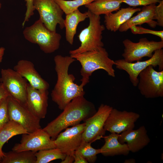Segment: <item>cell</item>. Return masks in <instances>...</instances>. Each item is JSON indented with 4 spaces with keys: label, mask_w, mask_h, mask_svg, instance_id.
Segmentation results:
<instances>
[{
    "label": "cell",
    "mask_w": 163,
    "mask_h": 163,
    "mask_svg": "<svg viewBox=\"0 0 163 163\" xmlns=\"http://www.w3.org/2000/svg\"><path fill=\"white\" fill-rule=\"evenodd\" d=\"M5 50V49L4 47H0V63L2 61Z\"/></svg>",
    "instance_id": "8d00e7d4"
},
{
    "label": "cell",
    "mask_w": 163,
    "mask_h": 163,
    "mask_svg": "<svg viewBox=\"0 0 163 163\" xmlns=\"http://www.w3.org/2000/svg\"><path fill=\"white\" fill-rule=\"evenodd\" d=\"M57 117L43 129L54 140L61 131L70 126L80 124L93 115L97 111L94 104L80 96L72 100Z\"/></svg>",
    "instance_id": "7a4b0ae2"
},
{
    "label": "cell",
    "mask_w": 163,
    "mask_h": 163,
    "mask_svg": "<svg viewBox=\"0 0 163 163\" xmlns=\"http://www.w3.org/2000/svg\"><path fill=\"white\" fill-rule=\"evenodd\" d=\"M119 134L111 133L108 136H103L105 141L104 145L101 148V153L105 156L128 155L130 152L127 144H121L118 139Z\"/></svg>",
    "instance_id": "44dd1931"
},
{
    "label": "cell",
    "mask_w": 163,
    "mask_h": 163,
    "mask_svg": "<svg viewBox=\"0 0 163 163\" xmlns=\"http://www.w3.org/2000/svg\"><path fill=\"white\" fill-rule=\"evenodd\" d=\"M161 0H123L124 3L130 6L136 7L138 6H145L159 3Z\"/></svg>",
    "instance_id": "1f68e13d"
},
{
    "label": "cell",
    "mask_w": 163,
    "mask_h": 163,
    "mask_svg": "<svg viewBox=\"0 0 163 163\" xmlns=\"http://www.w3.org/2000/svg\"><path fill=\"white\" fill-rule=\"evenodd\" d=\"M156 4L143 6L137 15L132 17L128 20L123 24L119 30L120 32H125L132 26L140 25L147 23L151 27L154 28L157 25L156 21L153 20L154 13Z\"/></svg>",
    "instance_id": "d6986e66"
},
{
    "label": "cell",
    "mask_w": 163,
    "mask_h": 163,
    "mask_svg": "<svg viewBox=\"0 0 163 163\" xmlns=\"http://www.w3.org/2000/svg\"><path fill=\"white\" fill-rule=\"evenodd\" d=\"M56 148L54 140L43 129L33 133L22 134L20 143L15 144L12 150L16 152L41 150Z\"/></svg>",
    "instance_id": "4fadbf2b"
},
{
    "label": "cell",
    "mask_w": 163,
    "mask_h": 163,
    "mask_svg": "<svg viewBox=\"0 0 163 163\" xmlns=\"http://www.w3.org/2000/svg\"><path fill=\"white\" fill-rule=\"evenodd\" d=\"M28 133L18 123L10 120L0 130V155H4L2 148L4 144L13 136L20 134Z\"/></svg>",
    "instance_id": "cb8c5ba5"
},
{
    "label": "cell",
    "mask_w": 163,
    "mask_h": 163,
    "mask_svg": "<svg viewBox=\"0 0 163 163\" xmlns=\"http://www.w3.org/2000/svg\"><path fill=\"white\" fill-rule=\"evenodd\" d=\"M139 117V115L136 113L113 108L105 122L104 129L110 133L118 134L133 129L135 123Z\"/></svg>",
    "instance_id": "9a60e30c"
},
{
    "label": "cell",
    "mask_w": 163,
    "mask_h": 163,
    "mask_svg": "<svg viewBox=\"0 0 163 163\" xmlns=\"http://www.w3.org/2000/svg\"><path fill=\"white\" fill-rule=\"evenodd\" d=\"M36 163H47L52 161L65 158L66 155L57 148L41 150L36 152Z\"/></svg>",
    "instance_id": "484cf974"
},
{
    "label": "cell",
    "mask_w": 163,
    "mask_h": 163,
    "mask_svg": "<svg viewBox=\"0 0 163 163\" xmlns=\"http://www.w3.org/2000/svg\"><path fill=\"white\" fill-rule=\"evenodd\" d=\"M87 12L89 20V25L81 30L78 35L81 42L80 46L76 49L70 50V55L96 50L104 46L102 41V34L105 27L101 24L100 16L88 10Z\"/></svg>",
    "instance_id": "5b68a950"
},
{
    "label": "cell",
    "mask_w": 163,
    "mask_h": 163,
    "mask_svg": "<svg viewBox=\"0 0 163 163\" xmlns=\"http://www.w3.org/2000/svg\"><path fill=\"white\" fill-rule=\"evenodd\" d=\"M91 143L83 140L81 144L75 152L78 153L90 163H94L97 159V155L101 153L100 149H95L91 145Z\"/></svg>",
    "instance_id": "4316f807"
},
{
    "label": "cell",
    "mask_w": 163,
    "mask_h": 163,
    "mask_svg": "<svg viewBox=\"0 0 163 163\" xmlns=\"http://www.w3.org/2000/svg\"><path fill=\"white\" fill-rule=\"evenodd\" d=\"M113 108L109 105L101 104L96 112L84 121L83 140L92 143L103 138L106 132L104 123Z\"/></svg>",
    "instance_id": "7c38bea8"
},
{
    "label": "cell",
    "mask_w": 163,
    "mask_h": 163,
    "mask_svg": "<svg viewBox=\"0 0 163 163\" xmlns=\"http://www.w3.org/2000/svg\"><path fill=\"white\" fill-rule=\"evenodd\" d=\"M1 8H2V4L0 2V9H1Z\"/></svg>",
    "instance_id": "ab89813d"
},
{
    "label": "cell",
    "mask_w": 163,
    "mask_h": 163,
    "mask_svg": "<svg viewBox=\"0 0 163 163\" xmlns=\"http://www.w3.org/2000/svg\"><path fill=\"white\" fill-rule=\"evenodd\" d=\"M130 29L134 34H150L160 37L161 41H163V31H155L143 28L140 26H134Z\"/></svg>",
    "instance_id": "f546056e"
},
{
    "label": "cell",
    "mask_w": 163,
    "mask_h": 163,
    "mask_svg": "<svg viewBox=\"0 0 163 163\" xmlns=\"http://www.w3.org/2000/svg\"><path fill=\"white\" fill-rule=\"evenodd\" d=\"M7 100L10 120L19 123L28 133L41 128L40 119L34 115L25 105L9 96L7 97Z\"/></svg>",
    "instance_id": "ba28073f"
},
{
    "label": "cell",
    "mask_w": 163,
    "mask_h": 163,
    "mask_svg": "<svg viewBox=\"0 0 163 163\" xmlns=\"http://www.w3.org/2000/svg\"><path fill=\"white\" fill-rule=\"evenodd\" d=\"M74 163H88L87 161L81 155L75 152L74 154Z\"/></svg>",
    "instance_id": "836d02e7"
},
{
    "label": "cell",
    "mask_w": 163,
    "mask_h": 163,
    "mask_svg": "<svg viewBox=\"0 0 163 163\" xmlns=\"http://www.w3.org/2000/svg\"><path fill=\"white\" fill-rule=\"evenodd\" d=\"M141 10L139 8L129 7L119 9L116 12L105 15L104 22L108 30L115 32L136 12Z\"/></svg>",
    "instance_id": "ffe728a7"
},
{
    "label": "cell",
    "mask_w": 163,
    "mask_h": 163,
    "mask_svg": "<svg viewBox=\"0 0 163 163\" xmlns=\"http://www.w3.org/2000/svg\"><path fill=\"white\" fill-rule=\"evenodd\" d=\"M23 34L27 40L37 44L45 53H53L59 47L61 35L48 29L39 18L31 25L26 27Z\"/></svg>",
    "instance_id": "277c9868"
},
{
    "label": "cell",
    "mask_w": 163,
    "mask_h": 163,
    "mask_svg": "<svg viewBox=\"0 0 163 163\" xmlns=\"http://www.w3.org/2000/svg\"><path fill=\"white\" fill-rule=\"evenodd\" d=\"M2 157L0 155V163H1Z\"/></svg>",
    "instance_id": "f35d334b"
},
{
    "label": "cell",
    "mask_w": 163,
    "mask_h": 163,
    "mask_svg": "<svg viewBox=\"0 0 163 163\" xmlns=\"http://www.w3.org/2000/svg\"><path fill=\"white\" fill-rule=\"evenodd\" d=\"M26 2V11L25 14V17L24 21L22 23L23 27L24 26L26 22L29 21V19L33 16L34 14V8L33 0H24Z\"/></svg>",
    "instance_id": "d6a6232c"
},
{
    "label": "cell",
    "mask_w": 163,
    "mask_h": 163,
    "mask_svg": "<svg viewBox=\"0 0 163 163\" xmlns=\"http://www.w3.org/2000/svg\"><path fill=\"white\" fill-rule=\"evenodd\" d=\"M14 69L24 78L34 88L40 90L49 89V84L41 77L30 61L20 60L14 66Z\"/></svg>",
    "instance_id": "e0dca14e"
},
{
    "label": "cell",
    "mask_w": 163,
    "mask_h": 163,
    "mask_svg": "<svg viewBox=\"0 0 163 163\" xmlns=\"http://www.w3.org/2000/svg\"><path fill=\"white\" fill-rule=\"evenodd\" d=\"M1 73L0 83L9 95L25 105L27 101V81L12 69H2Z\"/></svg>",
    "instance_id": "8fae6325"
},
{
    "label": "cell",
    "mask_w": 163,
    "mask_h": 163,
    "mask_svg": "<svg viewBox=\"0 0 163 163\" xmlns=\"http://www.w3.org/2000/svg\"><path fill=\"white\" fill-rule=\"evenodd\" d=\"M36 152L30 151L4 152L1 163H36Z\"/></svg>",
    "instance_id": "d4e9b609"
},
{
    "label": "cell",
    "mask_w": 163,
    "mask_h": 163,
    "mask_svg": "<svg viewBox=\"0 0 163 163\" xmlns=\"http://www.w3.org/2000/svg\"><path fill=\"white\" fill-rule=\"evenodd\" d=\"M123 0H95L85 7L92 13L98 15H107L120 9Z\"/></svg>",
    "instance_id": "603a6c76"
},
{
    "label": "cell",
    "mask_w": 163,
    "mask_h": 163,
    "mask_svg": "<svg viewBox=\"0 0 163 163\" xmlns=\"http://www.w3.org/2000/svg\"><path fill=\"white\" fill-rule=\"evenodd\" d=\"M87 18H88L87 12L82 13L78 9L66 15L64 21L66 38V40L70 45L73 44L74 37L76 34L78 24Z\"/></svg>",
    "instance_id": "7402d4cb"
},
{
    "label": "cell",
    "mask_w": 163,
    "mask_h": 163,
    "mask_svg": "<svg viewBox=\"0 0 163 163\" xmlns=\"http://www.w3.org/2000/svg\"><path fill=\"white\" fill-rule=\"evenodd\" d=\"M7 97L3 99L0 103V130L10 120L7 107Z\"/></svg>",
    "instance_id": "f1b7e54d"
},
{
    "label": "cell",
    "mask_w": 163,
    "mask_h": 163,
    "mask_svg": "<svg viewBox=\"0 0 163 163\" xmlns=\"http://www.w3.org/2000/svg\"><path fill=\"white\" fill-rule=\"evenodd\" d=\"M114 62L116 68L126 71L133 85L136 87L139 74L148 66H152L154 68L158 66L159 71L163 70V50L161 49L155 50L152 56L145 61L129 62L122 59L117 60Z\"/></svg>",
    "instance_id": "9c48e42d"
},
{
    "label": "cell",
    "mask_w": 163,
    "mask_h": 163,
    "mask_svg": "<svg viewBox=\"0 0 163 163\" xmlns=\"http://www.w3.org/2000/svg\"><path fill=\"white\" fill-rule=\"evenodd\" d=\"M70 56L81 64V84L84 86L89 82L90 77L92 73L97 70H104L110 76L115 77V71L113 68L115 64L114 61L109 57L108 52L103 47Z\"/></svg>",
    "instance_id": "3957f363"
},
{
    "label": "cell",
    "mask_w": 163,
    "mask_h": 163,
    "mask_svg": "<svg viewBox=\"0 0 163 163\" xmlns=\"http://www.w3.org/2000/svg\"><path fill=\"white\" fill-rule=\"evenodd\" d=\"M48 94V90L36 89L27 83V101L25 105L40 119L45 118L47 113Z\"/></svg>",
    "instance_id": "2e32d148"
},
{
    "label": "cell",
    "mask_w": 163,
    "mask_h": 163,
    "mask_svg": "<svg viewBox=\"0 0 163 163\" xmlns=\"http://www.w3.org/2000/svg\"><path fill=\"white\" fill-rule=\"evenodd\" d=\"M74 160L73 156L66 155L64 159L60 162L61 163H72Z\"/></svg>",
    "instance_id": "d590c367"
},
{
    "label": "cell",
    "mask_w": 163,
    "mask_h": 163,
    "mask_svg": "<svg viewBox=\"0 0 163 163\" xmlns=\"http://www.w3.org/2000/svg\"><path fill=\"white\" fill-rule=\"evenodd\" d=\"M156 6L154 13L153 20L157 21V25L163 26V0H161Z\"/></svg>",
    "instance_id": "4dcf8cb0"
},
{
    "label": "cell",
    "mask_w": 163,
    "mask_h": 163,
    "mask_svg": "<svg viewBox=\"0 0 163 163\" xmlns=\"http://www.w3.org/2000/svg\"><path fill=\"white\" fill-rule=\"evenodd\" d=\"M137 85L142 95L147 98L163 97V70L157 71L150 66L138 75Z\"/></svg>",
    "instance_id": "52a82bcc"
},
{
    "label": "cell",
    "mask_w": 163,
    "mask_h": 163,
    "mask_svg": "<svg viewBox=\"0 0 163 163\" xmlns=\"http://www.w3.org/2000/svg\"><path fill=\"white\" fill-rule=\"evenodd\" d=\"M9 95L2 84L0 83V103L4 99L7 98Z\"/></svg>",
    "instance_id": "e575fe53"
},
{
    "label": "cell",
    "mask_w": 163,
    "mask_h": 163,
    "mask_svg": "<svg viewBox=\"0 0 163 163\" xmlns=\"http://www.w3.org/2000/svg\"><path fill=\"white\" fill-rule=\"evenodd\" d=\"M124 163H135V160L134 159L131 158L125 160L124 162Z\"/></svg>",
    "instance_id": "74e56055"
},
{
    "label": "cell",
    "mask_w": 163,
    "mask_h": 163,
    "mask_svg": "<svg viewBox=\"0 0 163 163\" xmlns=\"http://www.w3.org/2000/svg\"><path fill=\"white\" fill-rule=\"evenodd\" d=\"M85 123H80L67 128L60 133L54 140L56 148L66 155L74 156L75 151L81 144Z\"/></svg>",
    "instance_id": "5bb4252c"
},
{
    "label": "cell",
    "mask_w": 163,
    "mask_h": 163,
    "mask_svg": "<svg viewBox=\"0 0 163 163\" xmlns=\"http://www.w3.org/2000/svg\"><path fill=\"white\" fill-rule=\"evenodd\" d=\"M33 4L39 19L49 30L56 32L57 24L61 29L65 27L64 12L54 0H33Z\"/></svg>",
    "instance_id": "30bf717a"
},
{
    "label": "cell",
    "mask_w": 163,
    "mask_h": 163,
    "mask_svg": "<svg viewBox=\"0 0 163 163\" xmlns=\"http://www.w3.org/2000/svg\"><path fill=\"white\" fill-rule=\"evenodd\" d=\"M55 70L57 75L56 82L51 93L52 100L63 110L73 99L84 96V86L75 83L74 75L68 73L70 65L75 60L70 56H62L57 55L54 59Z\"/></svg>",
    "instance_id": "6da1fadb"
},
{
    "label": "cell",
    "mask_w": 163,
    "mask_h": 163,
    "mask_svg": "<svg viewBox=\"0 0 163 163\" xmlns=\"http://www.w3.org/2000/svg\"><path fill=\"white\" fill-rule=\"evenodd\" d=\"M95 0H54L66 14L72 13L78 7L89 4Z\"/></svg>",
    "instance_id": "83f0119b"
},
{
    "label": "cell",
    "mask_w": 163,
    "mask_h": 163,
    "mask_svg": "<svg viewBox=\"0 0 163 163\" xmlns=\"http://www.w3.org/2000/svg\"><path fill=\"white\" fill-rule=\"evenodd\" d=\"M123 43L124 49L122 55L125 61L129 62L141 61L144 57L150 58L155 50L163 48V41H149L146 37L137 43L126 39Z\"/></svg>",
    "instance_id": "8992f818"
},
{
    "label": "cell",
    "mask_w": 163,
    "mask_h": 163,
    "mask_svg": "<svg viewBox=\"0 0 163 163\" xmlns=\"http://www.w3.org/2000/svg\"><path fill=\"white\" fill-rule=\"evenodd\" d=\"M118 139L121 144L126 142L130 151L133 153L142 149L150 141L144 126L136 130L130 129L122 132L119 135Z\"/></svg>",
    "instance_id": "ac0fdd59"
}]
</instances>
